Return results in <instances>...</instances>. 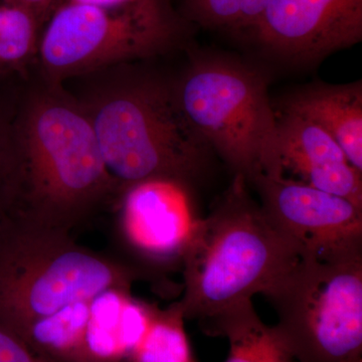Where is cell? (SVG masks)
Masks as SVG:
<instances>
[{
    "label": "cell",
    "mask_w": 362,
    "mask_h": 362,
    "mask_svg": "<svg viewBox=\"0 0 362 362\" xmlns=\"http://www.w3.org/2000/svg\"><path fill=\"white\" fill-rule=\"evenodd\" d=\"M302 258L299 247L269 218L235 175L199 228L183 258L185 318L207 334L238 307L266 295Z\"/></svg>",
    "instance_id": "1"
},
{
    "label": "cell",
    "mask_w": 362,
    "mask_h": 362,
    "mask_svg": "<svg viewBox=\"0 0 362 362\" xmlns=\"http://www.w3.org/2000/svg\"><path fill=\"white\" fill-rule=\"evenodd\" d=\"M127 275L102 258L59 245H35L0 226V326L16 337L42 317L127 287Z\"/></svg>",
    "instance_id": "7"
},
{
    "label": "cell",
    "mask_w": 362,
    "mask_h": 362,
    "mask_svg": "<svg viewBox=\"0 0 362 362\" xmlns=\"http://www.w3.org/2000/svg\"><path fill=\"white\" fill-rule=\"evenodd\" d=\"M278 168L299 181L339 195L362 207V173L347 160L338 143L310 120L288 112L277 116Z\"/></svg>",
    "instance_id": "11"
},
{
    "label": "cell",
    "mask_w": 362,
    "mask_h": 362,
    "mask_svg": "<svg viewBox=\"0 0 362 362\" xmlns=\"http://www.w3.org/2000/svg\"><path fill=\"white\" fill-rule=\"evenodd\" d=\"M349 362H362V358L356 359V361H349Z\"/></svg>",
    "instance_id": "23"
},
{
    "label": "cell",
    "mask_w": 362,
    "mask_h": 362,
    "mask_svg": "<svg viewBox=\"0 0 362 362\" xmlns=\"http://www.w3.org/2000/svg\"><path fill=\"white\" fill-rule=\"evenodd\" d=\"M156 312L133 299L125 287L109 288L92 298L86 332L88 362L130 361Z\"/></svg>",
    "instance_id": "12"
},
{
    "label": "cell",
    "mask_w": 362,
    "mask_h": 362,
    "mask_svg": "<svg viewBox=\"0 0 362 362\" xmlns=\"http://www.w3.org/2000/svg\"><path fill=\"white\" fill-rule=\"evenodd\" d=\"M187 187L169 180H149L125 190L122 226L131 245L156 261H183L201 223Z\"/></svg>",
    "instance_id": "10"
},
{
    "label": "cell",
    "mask_w": 362,
    "mask_h": 362,
    "mask_svg": "<svg viewBox=\"0 0 362 362\" xmlns=\"http://www.w3.org/2000/svg\"><path fill=\"white\" fill-rule=\"evenodd\" d=\"M209 335L228 340L225 362H296L277 328L259 319L252 302L218 319Z\"/></svg>",
    "instance_id": "14"
},
{
    "label": "cell",
    "mask_w": 362,
    "mask_h": 362,
    "mask_svg": "<svg viewBox=\"0 0 362 362\" xmlns=\"http://www.w3.org/2000/svg\"><path fill=\"white\" fill-rule=\"evenodd\" d=\"M0 362H49L0 326Z\"/></svg>",
    "instance_id": "19"
},
{
    "label": "cell",
    "mask_w": 362,
    "mask_h": 362,
    "mask_svg": "<svg viewBox=\"0 0 362 362\" xmlns=\"http://www.w3.org/2000/svg\"><path fill=\"white\" fill-rule=\"evenodd\" d=\"M270 0H183L188 20L209 28L235 33H251Z\"/></svg>",
    "instance_id": "18"
},
{
    "label": "cell",
    "mask_w": 362,
    "mask_h": 362,
    "mask_svg": "<svg viewBox=\"0 0 362 362\" xmlns=\"http://www.w3.org/2000/svg\"><path fill=\"white\" fill-rule=\"evenodd\" d=\"M282 112L303 117L338 143L349 163L362 173V82L319 84L296 90Z\"/></svg>",
    "instance_id": "13"
},
{
    "label": "cell",
    "mask_w": 362,
    "mask_h": 362,
    "mask_svg": "<svg viewBox=\"0 0 362 362\" xmlns=\"http://www.w3.org/2000/svg\"><path fill=\"white\" fill-rule=\"evenodd\" d=\"M185 319L180 302L166 310H156L130 362H197L185 332Z\"/></svg>",
    "instance_id": "17"
},
{
    "label": "cell",
    "mask_w": 362,
    "mask_h": 362,
    "mask_svg": "<svg viewBox=\"0 0 362 362\" xmlns=\"http://www.w3.org/2000/svg\"><path fill=\"white\" fill-rule=\"evenodd\" d=\"M247 185L302 258L334 262L362 256V207L283 175L259 173Z\"/></svg>",
    "instance_id": "8"
},
{
    "label": "cell",
    "mask_w": 362,
    "mask_h": 362,
    "mask_svg": "<svg viewBox=\"0 0 362 362\" xmlns=\"http://www.w3.org/2000/svg\"><path fill=\"white\" fill-rule=\"evenodd\" d=\"M250 37L266 51L314 64L362 40V0H270Z\"/></svg>",
    "instance_id": "9"
},
{
    "label": "cell",
    "mask_w": 362,
    "mask_h": 362,
    "mask_svg": "<svg viewBox=\"0 0 362 362\" xmlns=\"http://www.w3.org/2000/svg\"><path fill=\"white\" fill-rule=\"evenodd\" d=\"M143 0H57L58 2H71V4H86V6L115 7L130 6Z\"/></svg>",
    "instance_id": "22"
},
{
    "label": "cell",
    "mask_w": 362,
    "mask_h": 362,
    "mask_svg": "<svg viewBox=\"0 0 362 362\" xmlns=\"http://www.w3.org/2000/svg\"><path fill=\"white\" fill-rule=\"evenodd\" d=\"M14 1L33 11L37 16V18L42 21V25H45V21L49 18L57 0H14Z\"/></svg>",
    "instance_id": "21"
},
{
    "label": "cell",
    "mask_w": 362,
    "mask_h": 362,
    "mask_svg": "<svg viewBox=\"0 0 362 362\" xmlns=\"http://www.w3.org/2000/svg\"><path fill=\"white\" fill-rule=\"evenodd\" d=\"M265 296L295 361L362 358V256L301 258Z\"/></svg>",
    "instance_id": "6"
},
{
    "label": "cell",
    "mask_w": 362,
    "mask_h": 362,
    "mask_svg": "<svg viewBox=\"0 0 362 362\" xmlns=\"http://www.w3.org/2000/svg\"><path fill=\"white\" fill-rule=\"evenodd\" d=\"M83 106L107 171L125 190L149 180L189 188L206 175L214 152L185 120L175 90L163 81L129 78Z\"/></svg>",
    "instance_id": "3"
},
{
    "label": "cell",
    "mask_w": 362,
    "mask_h": 362,
    "mask_svg": "<svg viewBox=\"0 0 362 362\" xmlns=\"http://www.w3.org/2000/svg\"><path fill=\"white\" fill-rule=\"evenodd\" d=\"M182 25L168 0L104 7L58 2L40 33V64L51 80L168 51Z\"/></svg>",
    "instance_id": "5"
},
{
    "label": "cell",
    "mask_w": 362,
    "mask_h": 362,
    "mask_svg": "<svg viewBox=\"0 0 362 362\" xmlns=\"http://www.w3.org/2000/svg\"><path fill=\"white\" fill-rule=\"evenodd\" d=\"M173 90L185 120L233 175L247 183L259 173L281 175L277 115L259 71L206 57L195 59Z\"/></svg>",
    "instance_id": "4"
},
{
    "label": "cell",
    "mask_w": 362,
    "mask_h": 362,
    "mask_svg": "<svg viewBox=\"0 0 362 362\" xmlns=\"http://www.w3.org/2000/svg\"><path fill=\"white\" fill-rule=\"evenodd\" d=\"M42 21L14 0H0V77L25 69L37 56Z\"/></svg>",
    "instance_id": "16"
},
{
    "label": "cell",
    "mask_w": 362,
    "mask_h": 362,
    "mask_svg": "<svg viewBox=\"0 0 362 362\" xmlns=\"http://www.w3.org/2000/svg\"><path fill=\"white\" fill-rule=\"evenodd\" d=\"M114 183L83 104L47 90L14 107L0 159L6 216L21 199L42 213L74 214Z\"/></svg>",
    "instance_id": "2"
},
{
    "label": "cell",
    "mask_w": 362,
    "mask_h": 362,
    "mask_svg": "<svg viewBox=\"0 0 362 362\" xmlns=\"http://www.w3.org/2000/svg\"><path fill=\"white\" fill-rule=\"evenodd\" d=\"M90 300L63 307L30 323L18 337L49 362H88L86 332Z\"/></svg>",
    "instance_id": "15"
},
{
    "label": "cell",
    "mask_w": 362,
    "mask_h": 362,
    "mask_svg": "<svg viewBox=\"0 0 362 362\" xmlns=\"http://www.w3.org/2000/svg\"><path fill=\"white\" fill-rule=\"evenodd\" d=\"M14 106L11 102L0 93V158L6 147L7 137H8L9 128H11V119H13ZM6 221L1 201H0V225Z\"/></svg>",
    "instance_id": "20"
}]
</instances>
